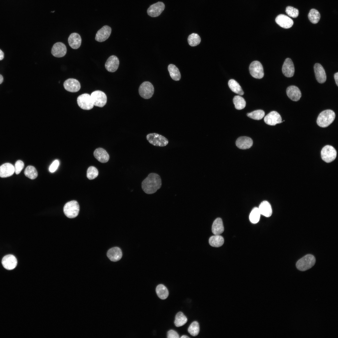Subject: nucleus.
Returning a JSON list of instances; mask_svg holds the SVG:
<instances>
[{
    "instance_id": "obj_23",
    "label": "nucleus",
    "mask_w": 338,
    "mask_h": 338,
    "mask_svg": "<svg viewBox=\"0 0 338 338\" xmlns=\"http://www.w3.org/2000/svg\"><path fill=\"white\" fill-rule=\"evenodd\" d=\"M14 172V166L10 163H5L0 166V177H10Z\"/></svg>"
},
{
    "instance_id": "obj_15",
    "label": "nucleus",
    "mask_w": 338,
    "mask_h": 338,
    "mask_svg": "<svg viewBox=\"0 0 338 338\" xmlns=\"http://www.w3.org/2000/svg\"><path fill=\"white\" fill-rule=\"evenodd\" d=\"M64 86L66 90L71 92H77L80 89L79 82L73 78H69L66 80L64 83Z\"/></svg>"
},
{
    "instance_id": "obj_8",
    "label": "nucleus",
    "mask_w": 338,
    "mask_h": 338,
    "mask_svg": "<svg viewBox=\"0 0 338 338\" xmlns=\"http://www.w3.org/2000/svg\"><path fill=\"white\" fill-rule=\"evenodd\" d=\"M154 92V88L153 85L148 81L142 83L139 88V93L140 95L145 99L151 98Z\"/></svg>"
},
{
    "instance_id": "obj_16",
    "label": "nucleus",
    "mask_w": 338,
    "mask_h": 338,
    "mask_svg": "<svg viewBox=\"0 0 338 338\" xmlns=\"http://www.w3.org/2000/svg\"><path fill=\"white\" fill-rule=\"evenodd\" d=\"M275 21L278 25L284 28H291L294 24L292 19L288 16L283 14L278 15L276 17Z\"/></svg>"
},
{
    "instance_id": "obj_17",
    "label": "nucleus",
    "mask_w": 338,
    "mask_h": 338,
    "mask_svg": "<svg viewBox=\"0 0 338 338\" xmlns=\"http://www.w3.org/2000/svg\"><path fill=\"white\" fill-rule=\"evenodd\" d=\"M2 263L5 269L10 270L13 269L16 267L17 264V261L14 255L8 254L3 258Z\"/></svg>"
},
{
    "instance_id": "obj_40",
    "label": "nucleus",
    "mask_w": 338,
    "mask_h": 338,
    "mask_svg": "<svg viewBox=\"0 0 338 338\" xmlns=\"http://www.w3.org/2000/svg\"><path fill=\"white\" fill-rule=\"evenodd\" d=\"M247 115L248 117L251 118L259 120L263 118L265 115V112L262 110H259L248 113Z\"/></svg>"
},
{
    "instance_id": "obj_31",
    "label": "nucleus",
    "mask_w": 338,
    "mask_h": 338,
    "mask_svg": "<svg viewBox=\"0 0 338 338\" xmlns=\"http://www.w3.org/2000/svg\"><path fill=\"white\" fill-rule=\"evenodd\" d=\"M228 86L234 93L240 95H243L244 92L239 84L235 80L231 79L228 81Z\"/></svg>"
},
{
    "instance_id": "obj_20",
    "label": "nucleus",
    "mask_w": 338,
    "mask_h": 338,
    "mask_svg": "<svg viewBox=\"0 0 338 338\" xmlns=\"http://www.w3.org/2000/svg\"><path fill=\"white\" fill-rule=\"evenodd\" d=\"M119 64V61L115 56L112 55L107 59L105 64L106 70L111 72H115L118 69Z\"/></svg>"
},
{
    "instance_id": "obj_12",
    "label": "nucleus",
    "mask_w": 338,
    "mask_h": 338,
    "mask_svg": "<svg viewBox=\"0 0 338 338\" xmlns=\"http://www.w3.org/2000/svg\"><path fill=\"white\" fill-rule=\"evenodd\" d=\"M264 121L267 124L270 125H275L277 124L282 122V118L279 114L277 112L271 111L264 117Z\"/></svg>"
},
{
    "instance_id": "obj_28",
    "label": "nucleus",
    "mask_w": 338,
    "mask_h": 338,
    "mask_svg": "<svg viewBox=\"0 0 338 338\" xmlns=\"http://www.w3.org/2000/svg\"><path fill=\"white\" fill-rule=\"evenodd\" d=\"M224 230L222 220L220 218H217L213 222L212 228V232L215 235H219Z\"/></svg>"
},
{
    "instance_id": "obj_18",
    "label": "nucleus",
    "mask_w": 338,
    "mask_h": 338,
    "mask_svg": "<svg viewBox=\"0 0 338 338\" xmlns=\"http://www.w3.org/2000/svg\"><path fill=\"white\" fill-rule=\"evenodd\" d=\"M67 52L65 45L61 42H57L53 46L51 49L52 54L55 57L60 58L64 56Z\"/></svg>"
},
{
    "instance_id": "obj_42",
    "label": "nucleus",
    "mask_w": 338,
    "mask_h": 338,
    "mask_svg": "<svg viewBox=\"0 0 338 338\" xmlns=\"http://www.w3.org/2000/svg\"><path fill=\"white\" fill-rule=\"evenodd\" d=\"M285 11L289 16L293 18H297L299 15L298 10L291 6L287 7L286 8Z\"/></svg>"
},
{
    "instance_id": "obj_50",
    "label": "nucleus",
    "mask_w": 338,
    "mask_h": 338,
    "mask_svg": "<svg viewBox=\"0 0 338 338\" xmlns=\"http://www.w3.org/2000/svg\"><path fill=\"white\" fill-rule=\"evenodd\" d=\"M284 121V120L283 121Z\"/></svg>"
},
{
    "instance_id": "obj_49",
    "label": "nucleus",
    "mask_w": 338,
    "mask_h": 338,
    "mask_svg": "<svg viewBox=\"0 0 338 338\" xmlns=\"http://www.w3.org/2000/svg\"><path fill=\"white\" fill-rule=\"evenodd\" d=\"M181 338H189V337L188 336H187V335H182V336H181Z\"/></svg>"
},
{
    "instance_id": "obj_5",
    "label": "nucleus",
    "mask_w": 338,
    "mask_h": 338,
    "mask_svg": "<svg viewBox=\"0 0 338 338\" xmlns=\"http://www.w3.org/2000/svg\"><path fill=\"white\" fill-rule=\"evenodd\" d=\"M148 142L154 146H164L168 143L167 139L164 136L156 133H150L146 136Z\"/></svg>"
},
{
    "instance_id": "obj_47",
    "label": "nucleus",
    "mask_w": 338,
    "mask_h": 338,
    "mask_svg": "<svg viewBox=\"0 0 338 338\" xmlns=\"http://www.w3.org/2000/svg\"><path fill=\"white\" fill-rule=\"evenodd\" d=\"M4 57L3 52L0 49V60H2Z\"/></svg>"
},
{
    "instance_id": "obj_33",
    "label": "nucleus",
    "mask_w": 338,
    "mask_h": 338,
    "mask_svg": "<svg viewBox=\"0 0 338 338\" xmlns=\"http://www.w3.org/2000/svg\"><path fill=\"white\" fill-rule=\"evenodd\" d=\"M187 321L185 315L182 312H178L176 315L174 324L177 327H180L185 325Z\"/></svg>"
},
{
    "instance_id": "obj_43",
    "label": "nucleus",
    "mask_w": 338,
    "mask_h": 338,
    "mask_svg": "<svg viewBox=\"0 0 338 338\" xmlns=\"http://www.w3.org/2000/svg\"><path fill=\"white\" fill-rule=\"evenodd\" d=\"M24 163L23 162L20 160H18L15 164L14 170L16 174H19L23 168Z\"/></svg>"
},
{
    "instance_id": "obj_24",
    "label": "nucleus",
    "mask_w": 338,
    "mask_h": 338,
    "mask_svg": "<svg viewBox=\"0 0 338 338\" xmlns=\"http://www.w3.org/2000/svg\"><path fill=\"white\" fill-rule=\"evenodd\" d=\"M93 154L95 157L101 163H106L109 159V155L106 150L102 148L96 149Z\"/></svg>"
},
{
    "instance_id": "obj_6",
    "label": "nucleus",
    "mask_w": 338,
    "mask_h": 338,
    "mask_svg": "<svg viewBox=\"0 0 338 338\" xmlns=\"http://www.w3.org/2000/svg\"><path fill=\"white\" fill-rule=\"evenodd\" d=\"M335 149L332 146L327 145L321 150V155L322 159L325 162L329 163L334 160L336 156Z\"/></svg>"
},
{
    "instance_id": "obj_37",
    "label": "nucleus",
    "mask_w": 338,
    "mask_h": 338,
    "mask_svg": "<svg viewBox=\"0 0 338 338\" xmlns=\"http://www.w3.org/2000/svg\"><path fill=\"white\" fill-rule=\"evenodd\" d=\"M260 215L258 208L257 207L253 208L249 216L250 221L253 223H257L259 221Z\"/></svg>"
},
{
    "instance_id": "obj_48",
    "label": "nucleus",
    "mask_w": 338,
    "mask_h": 338,
    "mask_svg": "<svg viewBox=\"0 0 338 338\" xmlns=\"http://www.w3.org/2000/svg\"><path fill=\"white\" fill-rule=\"evenodd\" d=\"M3 76L0 74V84H1L3 82Z\"/></svg>"
},
{
    "instance_id": "obj_10",
    "label": "nucleus",
    "mask_w": 338,
    "mask_h": 338,
    "mask_svg": "<svg viewBox=\"0 0 338 338\" xmlns=\"http://www.w3.org/2000/svg\"><path fill=\"white\" fill-rule=\"evenodd\" d=\"M249 71L251 75L255 78L260 79L264 76L263 67L259 61H254L251 63L249 67Z\"/></svg>"
},
{
    "instance_id": "obj_30",
    "label": "nucleus",
    "mask_w": 338,
    "mask_h": 338,
    "mask_svg": "<svg viewBox=\"0 0 338 338\" xmlns=\"http://www.w3.org/2000/svg\"><path fill=\"white\" fill-rule=\"evenodd\" d=\"M168 69L172 78L175 81L180 80L181 78L180 73L178 68L174 65L171 64L168 67Z\"/></svg>"
},
{
    "instance_id": "obj_45",
    "label": "nucleus",
    "mask_w": 338,
    "mask_h": 338,
    "mask_svg": "<svg viewBox=\"0 0 338 338\" xmlns=\"http://www.w3.org/2000/svg\"><path fill=\"white\" fill-rule=\"evenodd\" d=\"M167 337L168 338H179V335L177 332L173 330H170L167 333Z\"/></svg>"
},
{
    "instance_id": "obj_11",
    "label": "nucleus",
    "mask_w": 338,
    "mask_h": 338,
    "mask_svg": "<svg viewBox=\"0 0 338 338\" xmlns=\"http://www.w3.org/2000/svg\"><path fill=\"white\" fill-rule=\"evenodd\" d=\"M165 8V5L163 2H158L149 7L147 9V13L151 17H157L160 15Z\"/></svg>"
},
{
    "instance_id": "obj_4",
    "label": "nucleus",
    "mask_w": 338,
    "mask_h": 338,
    "mask_svg": "<svg viewBox=\"0 0 338 338\" xmlns=\"http://www.w3.org/2000/svg\"><path fill=\"white\" fill-rule=\"evenodd\" d=\"M65 215L69 218H74L77 217L79 213V206L78 202L73 200L66 203L64 207Z\"/></svg>"
},
{
    "instance_id": "obj_3",
    "label": "nucleus",
    "mask_w": 338,
    "mask_h": 338,
    "mask_svg": "<svg viewBox=\"0 0 338 338\" xmlns=\"http://www.w3.org/2000/svg\"><path fill=\"white\" fill-rule=\"evenodd\" d=\"M315 257L310 254H307L299 260L296 263L297 269L301 271H305L312 268L315 264Z\"/></svg>"
},
{
    "instance_id": "obj_14",
    "label": "nucleus",
    "mask_w": 338,
    "mask_h": 338,
    "mask_svg": "<svg viewBox=\"0 0 338 338\" xmlns=\"http://www.w3.org/2000/svg\"><path fill=\"white\" fill-rule=\"evenodd\" d=\"M111 32V28L110 27L107 25L104 26L97 32L95 40L100 42L105 41L109 38Z\"/></svg>"
},
{
    "instance_id": "obj_1",
    "label": "nucleus",
    "mask_w": 338,
    "mask_h": 338,
    "mask_svg": "<svg viewBox=\"0 0 338 338\" xmlns=\"http://www.w3.org/2000/svg\"><path fill=\"white\" fill-rule=\"evenodd\" d=\"M161 181L160 176L156 173H151L142 182L141 187L143 190L147 194H153L160 188Z\"/></svg>"
},
{
    "instance_id": "obj_29",
    "label": "nucleus",
    "mask_w": 338,
    "mask_h": 338,
    "mask_svg": "<svg viewBox=\"0 0 338 338\" xmlns=\"http://www.w3.org/2000/svg\"><path fill=\"white\" fill-rule=\"evenodd\" d=\"M224 242L223 238L220 235L212 236L209 239V244L213 247H220L223 244Z\"/></svg>"
},
{
    "instance_id": "obj_46",
    "label": "nucleus",
    "mask_w": 338,
    "mask_h": 338,
    "mask_svg": "<svg viewBox=\"0 0 338 338\" xmlns=\"http://www.w3.org/2000/svg\"><path fill=\"white\" fill-rule=\"evenodd\" d=\"M334 78L337 86H338V72L335 73L334 74Z\"/></svg>"
},
{
    "instance_id": "obj_34",
    "label": "nucleus",
    "mask_w": 338,
    "mask_h": 338,
    "mask_svg": "<svg viewBox=\"0 0 338 338\" xmlns=\"http://www.w3.org/2000/svg\"><path fill=\"white\" fill-rule=\"evenodd\" d=\"M233 101L235 108L237 110H242L245 107L246 103L245 100L239 95L235 96Z\"/></svg>"
},
{
    "instance_id": "obj_21",
    "label": "nucleus",
    "mask_w": 338,
    "mask_h": 338,
    "mask_svg": "<svg viewBox=\"0 0 338 338\" xmlns=\"http://www.w3.org/2000/svg\"><path fill=\"white\" fill-rule=\"evenodd\" d=\"M288 96L293 101H298L301 97V93L299 89L294 85L288 87L286 89Z\"/></svg>"
},
{
    "instance_id": "obj_36",
    "label": "nucleus",
    "mask_w": 338,
    "mask_h": 338,
    "mask_svg": "<svg viewBox=\"0 0 338 338\" xmlns=\"http://www.w3.org/2000/svg\"><path fill=\"white\" fill-rule=\"evenodd\" d=\"M24 173L25 176L31 179H35L38 176V172L36 169L32 166H28L26 167Z\"/></svg>"
},
{
    "instance_id": "obj_25",
    "label": "nucleus",
    "mask_w": 338,
    "mask_h": 338,
    "mask_svg": "<svg viewBox=\"0 0 338 338\" xmlns=\"http://www.w3.org/2000/svg\"><path fill=\"white\" fill-rule=\"evenodd\" d=\"M107 255L110 260L113 262H116L121 259L122 253L121 250L119 248L114 247L108 250Z\"/></svg>"
},
{
    "instance_id": "obj_32",
    "label": "nucleus",
    "mask_w": 338,
    "mask_h": 338,
    "mask_svg": "<svg viewBox=\"0 0 338 338\" xmlns=\"http://www.w3.org/2000/svg\"><path fill=\"white\" fill-rule=\"evenodd\" d=\"M156 292L158 297L162 300L166 299L169 294L167 289L162 284H160L157 286L156 288Z\"/></svg>"
},
{
    "instance_id": "obj_27",
    "label": "nucleus",
    "mask_w": 338,
    "mask_h": 338,
    "mask_svg": "<svg viewBox=\"0 0 338 338\" xmlns=\"http://www.w3.org/2000/svg\"><path fill=\"white\" fill-rule=\"evenodd\" d=\"M261 214L267 217H270L272 213V209L270 204L267 201L262 202L258 207Z\"/></svg>"
},
{
    "instance_id": "obj_2",
    "label": "nucleus",
    "mask_w": 338,
    "mask_h": 338,
    "mask_svg": "<svg viewBox=\"0 0 338 338\" xmlns=\"http://www.w3.org/2000/svg\"><path fill=\"white\" fill-rule=\"evenodd\" d=\"M335 116V114L333 110H324L319 115L317 119V123L320 127H326L333 122Z\"/></svg>"
},
{
    "instance_id": "obj_41",
    "label": "nucleus",
    "mask_w": 338,
    "mask_h": 338,
    "mask_svg": "<svg viewBox=\"0 0 338 338\" xmlns=\"http://www.w3.org/2000/svg\"><path fill=\"white\" fill-rule=\"evenodd\" d=\"M98 171L95 166H90L87 170V177L89 180H92L96 178L98 175Z\"/></svg>"
},
{
    "instance_id": "obj_39",
    "label": "nucleus",
    "mask_w": 338,
    "mask_h": 338,
    "mask_svg": "<svg viewBox=\"0 0 338 338\" xmlns=\"http://www.w3.org/2000/svg\"><path fill=\"white\" fill-rule=\"evenodd\" d=\"M199 325L197 321L192 322L188 329V332L192 336L197 335L199 332Z\"/></svg>"
},
{
    "instance_id": "obj_35",
    "label": "nucleus",
    "mask_w": 338,
    "mask_h": 338,
    "mask_svg": "<svg viewBox=\"0 0 338 338\" xmlns=\"http://www.w3.org/2000/svg\"><path fill=\"white\" fill-rule=\"evenodd\" d=\"M308 17L310 21L313 24L318 23L320 18V15L319 12L315 9H311L308 15Z\"/></svg>"
},
{
    "instance_id": "obj_26",
    "label": "nucleus",
    "mask_w": 338,
    "mask_h": 338,
    "mask_svg": "<svg viewBox=\"0 0 338 338\" xmlns=\"http://www.w3.org/2000/svg\"><path fill=\"white\" fill-rule=\"evenodd\" d=\"M68 42L71 48L73 49H76L79 48L81 45V38L78 33H73L69 36Z\"/></svg>"
},
{
    "instance_id": "obj_38",
    "label": "nucleus",
    "mask_w": 338,
    "mask_h": 338,
    "mask_svg": "<svg viewBox=\"0 0 338 338\" xmlns=\"http://www.w3.org/2000/svg\"><path fill=\"white\" fill-rule=\"evenodd\" d=\"M187 40L189 45L193 47L198 45L201 42V39L197 34L193 33L188 36Z\"/></svg>"
},
{
    "instance_id": "obj_13",
    "label": "nucleus",
    "mask_w": 338,
    "mask_h": 338,
    "mask_svg": "<svg viewBox=\"0 0 338 338\" xmlns=\"http://www.w3.org/2000/svg\"><path fill=\"white\" fill-rule=\"evenodd\" d=\"M282 72L284 75L287 77H291L293 76L294 73V67L290 59L287 58L285 59L282 66Z\"/></svg>"
},
{
    "instance_id": "obj_7",
    "label": "nucleus",
    "mask_w": 338,
    "mask_h": 338,
    "mask_svg": "<svg viewBox=\"0 0 338 338\" xmlns=\"http://www.w3.org/2000/svg\"><path fill=\"white\" fill-rule=\"evenodd\" d=\"M90 96L93 105L95 106L102 107L106 103V95L102 91L95 90L91 93Z\"/></svg>"
},
{
    "instance_id": "obj_19",
    "label": "nucleus",
    "mask_w": 338,
    "mask_h": 338,
    "mask_svg": "<svg viewBox=\"0 0 338 338\" xmlns=\"http://www.w3.org/2000/svg\"><path fill=\"white\" fill-rule=\"evenodd\" d=\"M314 69L317 81L321 84L325 83L326 79V76L323 66L320 64L317 63L314 65Z\"/></svg>"
},
{
    "instance_id": "obj_22",
    "label": "nucleus",
    "mask_w": 338,
    "mask_h": 338,
    "mask_svg": "<svg viewBox=\"0 0 338 338\" xmlns=\"http://www.w3.org/2000/svg\"><path fill=\"white\" fill-rule=\"evenodd\" d=\"M236 146L241 149H246L250 148L253 145L252 139L247 136H241L238 138L236 142Z\"/></svg>"
},
{
    "instance_id": "obj_9",
    "label": "nucleus",
    "mask_w": 338,
    "mask_h": 338,
    "mask_svg": "<svg viewBox=\"0 0 338 338\" xmlns=\"http://www.w3.org/2000/svg\"><path fill=\"white\" fill-rule=\"evenodd\" d=\"M77 102L79 106L84 110H90L94 106L90 95L87 93L79 95L77 98Z\"/></svg>"
},
{
    "instance_id": "obj_44",
    "label": "nucleus",
    "mask_w": 338,
    "mask_h": 338,
    "mask_svg": "<svg viewBox=\"0 0 338 338\" xmlns=\"http://www.w3.org/2000/svg\"><path fill=\"white\" fill-rule=\"evenodd\" d=\"M59 165V162L57 160H55L51 164L49 167V171L52 173L55 172Z\"/></svg>"
}]
</instances>
